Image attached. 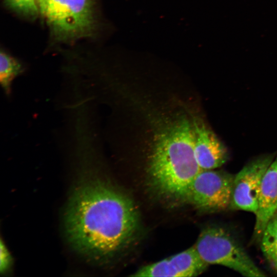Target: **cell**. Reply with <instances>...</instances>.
<instances>
[{
  "label": "cell",
  "mask_w": 277,
  "mask_h": 277,
  "mask_svg": "<svg viewBox=\"0 0 277 277\" xmlns=\"http://www.w3.org/2000/svg\"><path fill=\"white\" fill-rule=\"evenodd\" d=\"M66 235L78 252L96 262L114 256L132 240L138 226L132 201L102 179L81 181L65 214Z\"/></svg>",
  "instance_id": "obj_1"
},
{
  "label": "cell",
  "mask_w": 277,
  "mask_h": 277,
  "mask_svg": "<svg viewBox=\"0 0 277 277\" xmlns=\"http://www.w3.org/2000/svg\"><path fill=\"white\" fill-rule=\"evenodd\" d=\"M149 159L153 188L171 199L188 200L191 184L202 170L195 155L193 125L180 118L157 135Z\"/></svg>",
  "instance_id": "obj_2"
},
{
  "label": "cell",
  "mask_w": 277,
  "mask_h": 277,
  "mask_svg": "<svg viewBox=\"0 0 277 277\" xmlns=\"http://www.w3.org/2000/svg\"><path fill=\"white\" fill-rule=\"evenodd\" d=\"M194 246L208 265L224 266L245 276L265 275L238 241L222 227L211 226L204 229Z\"/></svg>",
  "instance_id": "obj_3"
},
{
  "label": "cell",
  "mask_w": 277,
  "mask_h": 277,
  "mask_svg": "<svg viewBox=\"0 0 277 277\" xmlns=\"http://www.w3.org/2000/svg\"><path fill=\"white\" fill-rule=\"evenodd\" d=\"M43 13L55 34L63 39L86 35L92 27L90 0H48Z\"/></svg>",
  "instance_id": "obj_4"
},
{
  "label": "cell",
  "mask_w": 277,
  "mask_h": 277,
  "mask_svg": "<svg viewBox=\"0 0 277 277\" xmlns=\"http://www.w3.org/2000/svg\"><path fill=\"white\" fill-rule=\"evenodd\" d=\"M234 177L223 170H202L191 184L188 200L204 212L229 209Z\"/></svg>",
  "instance_id": "obj_5"
},
{
  "label": "cell",
  "mask_w": 277,
  "mask_h": 277,
  "mask_svg": "<svg viewBox=\"0 0 277 277\" xmlns=\"http://www.w3.org/2000/svg\"><path fill=\"white\" fill-rule=\"evenodd\" d=\"M273 160L271 155L254 160L234 175L229 209L255 214L263 176Z\"/></svg>",
  "instance_id": "obj_6"
},
{
  "label": "cell",
  "mask_w": 277,
  "mask_h": 277,
  "mask_svg": "<svg viewBox=\"0 0 277 277\" xmlns=\"http://www.w3.org/2000/svg\"><path fill=\"white\" fill-rule=\"evenodd\" d=\"M208 264L199 256L194 246L154 263L143 266L132 276H195L202 273Z\"/></svg>",
  "instance_id": "obj_7"
},
{
  "label": "cell",
  "mask_w": 277,
  "mask_h": 277,
  "mask_svg": "<svg viewBox=\"0 0 277 277\" xmlns=\"http://www.w3.org/2000/svg\"><path fill=\"white\" fill-rule=\"evenodd\" d=\"M192 125L194 153L201 169H214L224 165L228 159L225 146L204 123L194 121Z\"/></svg>",
  "instance_id": "obj_8"
},
{
  "label": "cell",
  "mask_w": 277,
  "mask_h": 277,
  "mask_svg": "<svg viewBox=\"0 0 277 277\" xmlns=\"http://www.w3.org/2000/svg\"><path fill=\"white\" fill-rule=\"evenodd\" d=\"M276 212L277 157L265 173L260 187L254 226V234L260 240L268 223Z\"/></svg>",
  "instance_id": "obj_9"
},
{
  "label": "cell",
  "mask_w": 277,
  "mask_h": 277,
  "mask_svg": "<svg viewBox=\"0 0 277 277\" xmlns=\"http://www.w3.org/2000/svg\"><path fill=\"white\" fill-rule=\"evenodd\" d=\"M262 252L277 271V216L269 222L260 239Z\"/></svg>",
  "instance_id": "obj_10"
},
{
  "label": "cell",
  "mask_w": 277,
  "mask_h": 277,
  "mask_svg": "<svg viewBox=\"0 0 277 277\" xmlns=\"http://www.w3.org/2000/svg\"><path fill=\"white\" fill-rule=\"evenodd\" d=\"M22 71L21 65L5 52L0 55V82L5 92H10L12 80Z\"/></svg>",
  "instance_id": "obj_11"
},
{
  "label": "cell",
  "mask_w": 277,
  "mask_h": 277,
  "mask_svg": "<svg viewBox=\"0 0 277 277\" xmlns=\"http://www.w3.org/2000/svg\"><path fill=\"white\" fill-rule=\"evenodd\" d=\"M8 3L21 12L30 15L36 14L37 12L35 0H7Z\"/></svg>",
  "instance_id": "obj_12"
},
{
  "label": "cell",
  "mask_w": 277,
  "mask_h": 277,
  "mask_svg": "<svg viewBox=\"0 0 277 277\" xmlns=\"http://www.w3.org/2000/svg\"><path fill=\"white\" fill-rule=\"evenodd\" d=\"M1 263L0 270L1 273L6 272L11 265V258L5 245L1 243Z\"/></svg>",
  "instance_id": "obj_13"
},
{
  "label": "cell",
  "mask_w": 277,
  "mask_h": 277,
  "mask_svg": "<svg viewBox=\"0 0 277 277\" xmlns=\"http://www.w3.org/2000/svg\"><path fill=\"white\" fill-rule=\"evenodd\" d=\"M38 2V4L40 8V10H41V12L43 13L45 7L47 5V3L48 1V0H37Z\"/></svg>",
  "instance_id": "obj_14"
},
{
  "label": "cell",
  "mask_w": 277,
  "mask_h": 277,
  "mask_svg": "<svg viewBox=\"0 0 277 277\" xmlns=\"http://www.w3.org/2000/svg\"><path fill=\"white\" fill-rule=\"evenodd\" d=\"M275 215L277 216V212L276 213V214H275Z\"/></svg>",
  "instance_id": "obj_15"
}]
</instances>
